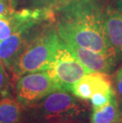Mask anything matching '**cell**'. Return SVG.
<instances>
[{"label": "cell", "instance_id": "6da1fadb", "mask_svg": "<svg viewBox=\"0 0 122 123\" xmlns=\"http://www.w3.org/2000/svg\"><path fill=\"white\" fill-rule=\"evenodd\" d=\"M105 6L98 0H68L55 9L56 27L65 44L97 52L115 51L104 29Z\"/></svg>", "mask_w": 122, "mask_h": 123}, {"label": "cell", "instance_id": "5bb4252c", "mask_svg": "<svg viewBox=\"0 0 122 123\" xmlns=\"http://www.w3.org/2000/svg\"><path fill=\"white\" fill-rule=\"evenodd\" d=\"M34 8H45L49 7L55 10L60 4L61 0H30Z\"/></svg>", "mask_w": 122, "mask_h": 123}, {"label": "cell", "instance_id": "9c48e42d", "mask_svg": "<svg viewBox=\"0 0 122 123\" xmlns=\"http://www.w3.org/2000/svg\"><path fill=\"white\" fill-rule=\"evenodd\" d=\"M104 29L109 43L122 56V0L105 6Z\"/></svg>", "mask_w": 122, "mask_h": 123}, {"label": "cell", "instance_id": "ac0fdd59", "mask_svg": "<svg viewBox=\"0 0 122 123\" xmlns=\"http://www.w3.org/2000/svg\"><path fill=\"white\" fill-rule=\"evenodd\" d=\"M52 123H81V122H74V121H67V122H52Z\"/></svg>", "mask_w": 122, "mask_h": 123}, {"label": "cell", "instance_id": "7c38bea8", "mask_svg": "<svg viewBox=\"0 0 122 123\" xmlns=\"http://www.w3.org/2000/svg\"><path fill=\"white\" fill-rule=\"evenodd\" d=\"M116 96V91H106V92H98L90 98L92 111H97L105 106L111 102V100Z\"/></svg>", "mask_w": 122, "mask_h": 123}, {"label": "cell", "instance_id": "ba28073f", "mask_svg": "<svg viewBox=\"0 0 122 123\" xmlns=\"http://www.w3.org/2000/svg\"><path fill=\"white\" fill-rule=\"evenodd\" d=\"M113 91L112 81L108 73L94 72L84 75L72 86L70 92L82 100H88L98 92Z\"/></svg>", "mask_w": 122, "mask_h": 123}, {"label": "cell", "instance_id": "30bf717a", "mask_svg": "<svg viewBox=\"0 0 122 123\" xmlns=\"http://www.w3.org/2000/svg\"><path fill=\"white\" fill-rule=\"evenodd\" d=\"M122 122V111L116 96L109 104L97 111H93L90 123H121Z\"/></svg>", "mask_w": 122, "mask_h": 123}, {"label": "cell", "instance_id": "ffe728a7", "mask_svg": "<svg viewBox=\"0 0 122 123\" xmlns=\"http://www.w3.org/2000/svg\"><path fill=\"white\" fill-rule=\"evenodd\" d=\"M67 1H68V0H61L60 4H61V3H63V2H67ZM60 4H59V5H60Z\"/></svg>", "mask_w": 122, "mask_h": 123}, {"label": "cell", "instance_id": "44dd1931", "mask_svg": "<svg viewBox=\"0 0 122 123\" xmlns=\"http://www.w3.org/2000/svg\"><path fill=\"white\" fill-rule=\"evenodd\" d=\"M120 106H121V107H122V98H121V102H120Z\"/></svg>", "mask_w": 122, "mask_h": 123}, {"label": "cell", "instance_id": "7402d4cb", "mask_svg": "<svg viewBox=\"0 0 122 123\" xmlns=\"http://www.w3.org/2000/svg\"><path fill=\"white\" fill-rule=\"evenodd\" d=\"M121 109H122V107H121Z\"/></svg>", "mask_w": 122, "mask_h": 123}, {"label": "cell", "instance_id": "5b68a950", "mask_svg": "<svg viewBox=\"0 0 122 123\" xmlns=\"http://www.w3.org/2000/svg\"><path fill=\"white\" fill-rule=\"evenodd\" d=\"M61 90L47 71L28 73L16 80V100L25 107H29L42 100L49 94Z\"/></svg>", "mask_w": 122, "mask_h": 123}, {"label": "cell", "instance_id": "3957f363", "mask_svg": "<svg viewBox=\"0 0 122 123\" xmlns=\"http://www.w3.org/2000/svg\"><path fill=\"white\" fill-rule=\"evenodd\" d=\"M29 107L33 109V117L40 123L79 122L87 112V106L82 99L64 90L54 91Z\"/></svg>", "mask_w": 122, "mask_h": 123}, {"label": "cell", "instance_id": "e0dca14e", "mask_svg": "<svg viewBox=\"0 0 122 123\" xmlns=\"http://www.w3.org/2000/svg\"><path fill=\"white\" fill-rule=\"evenodd\" d=\"M1 1H4V2H6L8 3L11 4L12 6H14L15 7V5H16V0H1Z\"/></svg>", "mask_w": 122, "mask_h": 123}, {"label": "cell", "instance_id": "9a60e30c", "mask_svg": "<svg viewBox=\"0 0 122 123\" xmlns=\"http://www.w3.org/2000/svg\"><path fill=\"white\" fill-rule=\"evenodd\" d=\"M15 11L14 6L6 2L0 0V18L7 17Z\"/></svg>", "mask_w": 122, "mask_h": 123}, {"label": "cell", "instance_id": "277c9868", "mask_svg": "<svg viewBox=\"0 0 122 123\" xmlns=\"http://www.w3.org/2000/svg\"><path fill=\"white\" fill-rule=\"evenodd\" d=\"M47 72L61 90L67 91L90 72L75 58L62 40Z\"/></svg>", "mask_w": 122, "mask_h": 123}, {"label": "cell", "instance_id": "d6986e66", "mask_svg": "<svg viewBox=\"0 0 122 123\" xmlns=\"http://www.w3.org/2000/svg\"><path fill=\"white\" fill-rule=\"evenodd\" d=\"M98 1H99L100 2H102V3H103L104 2H105V1H109V0H98Z\"/></svg>", "mask_w": 122, "mask_h": 123}, {"label": "cell", "instance_id": "2e32d148", "mask_svg": "<svg viewBox=\"0 0 122 123\" xmlns=\"http://www.w3.org/2000/svg\"><path fill=\"white\" fill-rule=\"evenodd\" d=\"M116 93L120 98H122V66L118 69L115 77Z\"/></svg>", "mask_w": 122, "mask_h": 123}, {"label": "cell", "instance_id": "603a6c76", "mask_svg": "<svg viewBox=\"0 0 122 123\" xmlns=\"http://www.w3.org/2000/svg\"><path fill=\"white\" fill-rule=\"evenodd\" d=\"M121 123H122V122H121Z\"/></svg>", "mask_w": 122, "mask_h": 123}, {"label": "cell", "instance_id": "7a4b0ae2", "mask_svg": "<svg viewBox=\"0 0 122 123\" xmlns=\"http://www.w3.org/2000/svg\"><path fill=\"white\" fill-rule=\"evenodd\" d=\"M61 43L56 25L41 29L29 40L11 68L14 80L28 73L47 71Z\"/></svg>", "mask_w": 122, "mask_h": 123}, {"label": "cell", "instance_id": "52a82bcc", "mask_svg": "<svg viewBox=\"0 0 122 123\" xmlns=\"http://www.w3.org/2000/svg\"><path fill=\"white\" fill-rule=\"evenodd\" d=\"M37 26H24L0 41V63L5 68L11 71L14 61L31 38V32Z\"/></svg>", "mask_w": 122, "mask_h": 123}, {"label": "cell", "instance_id": "8fae6325", "mask_svg": "<svg viewBox=\"0 0 122 123\" xmlns=\"http://www.w3.org/2000/svg\"><path fill=\"white\" fill-rule=\"evenodd\" d=\"M22 106L10 97L0 99V123H20Z\"/></svg>", "mask_w": 122, "mask_h": 123}, {"label": "cell", "instance_id": "4fadbf2b", "mask_svg": "<svg viewBox=\"0 0 122 123\" xmlns=\"http://www.w3.org/2000/svg\"><path fill=\"white\" fill-rule=\"evenodd\" d=\"M10 83V79L5 71V68L0 63V99L8 96Z\"/></svg>", "mask_w": 122, "mask_h": 123}, {"label": "cell", "instance_id": "8992f818", "mask_svg": "<svg viewBox=\"0 0 122 123\" xmlns=\"http://www.w3.org/2000/svg\"><path fill=\"white\" fill-rule=\"evenodd\" d=\"M64 44L75 58L90 72H99L109 74L113 70L121 57L116 51L97 52L71 44L64 43Z\"/></svg>", "mask_w": 122, "mask_h": 123}]
</instances>
